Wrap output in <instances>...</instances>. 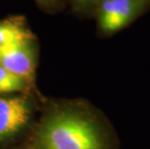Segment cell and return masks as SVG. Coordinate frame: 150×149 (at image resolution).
Segmentation results:
<instances>
[{
    "label": "cell",
    "mask_w": 150,
    "mask_h": 149,
    "mask_svg": "<svg viewBox=\"0 0 150 149\" xmlns=\"http://www.w3.org/2000/svg\"><path fill=\"white\" fill-rule=\"evenodd\" d=\"M32 144L33 149H111L107 127L76 100L47 105L33 127Z\"/></svg>",
    "instance_id": "obj_1"
},
{
    "label": "cell",
    "mask_w": 150,
    "mask_h": 149,
    "mask_svg": "<svg viewBox=\"0 0 150 149\" xmlns=\"http://www.w3.org/2000/svg\"><path fill=\"white\" fill-rule=\"evenodd\" d=\"M36 109L29 93L0 95V144L10 143L31 129Z\"/></svg>",
    "instance_id": "obj_2"
},
{
    "label": "cell",
    "mask_w": 150,
    "mask_h": 149,
    "mask_svg": "<svg viewBox=\"0 0 150 149\" xmlns=\"http://www.w3.org/2000/svg\"><path fill=\"white\" fill-rule=\"evenodd\" d=\"M150 11V0H102L93 17L98 32L111 36L128 27L145 13Z\"/></svg>",
    "instance_id": "obj_3"
},
{
    "label": "cell",
    "mask_w": 150,
    "mask_h": 149,
    "mask_svg": "<svg viewBox=\"0 0 150 149\" xmlns=\"http://www.w3.org/2000/svg\"><path fill=\"white\" fill-rule=\"evenodd\" d=\"M38 61L36 39L0 49V66L34 86Z\"/></svg>",
    "instance_id": "obj_4"
},
{
    "label": "cell",
    "mask_w": 150,
    "mask_h": 149,
    "mask_svg": "<svg viewBox=\"0 0 150 149\" xmlns=\"http://www.w3.org/2000/svg\"><path fill=\"white\" fill-rule=\"evenodd\" d=\"M35 39L21 16H13L0 20V49Z\"/></svg>",
    "instance_id": "obj_5"
},
{
    "label": "cell",
    "mask_w": 150,
    "mask_h": 149,
    "mask_svg": "<svg viewBox=\"0 0 150 149\" xmlns=\"http://www.w3.org/2000/svg\"><path fill=\"white\" fill-rule=\"evenodd\" d=\"M32 86L28 82L0 66V95L29 93Z\"/></svg>",
    "instance_id": "obj_6"
},
{
    "label": "cell",
    "mask_w": 150,
    "mask_h": 149,
    "mask_svg": "<svg viewBox=\"0 0 150 149\" xmlns=\"http://www.w3.org/2000/svg\"><path fill=\"white\" fill-rule=\"evenodd\" d=\"M102 0H70L73 12L81 17H93L95 10Z\"/></svg>",
    "instance_id": "obj_7"
},
{
    "label": "cell",
    "mask_w": 150,
    "mask_h": 149,
    "mask_svg": "<svg viewBox=\"0 0 150 149\" xmlns=\"http://www.w3.org/2000/svg\"><path fill=\"white\" fill-rule=\"evenodd\" d=\"M38 7L47 14H57L65 8L63 0H34Z\"/></svg>",
    "instance_id": "obj_8"
}]
</instances>
